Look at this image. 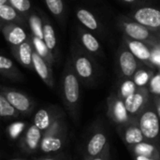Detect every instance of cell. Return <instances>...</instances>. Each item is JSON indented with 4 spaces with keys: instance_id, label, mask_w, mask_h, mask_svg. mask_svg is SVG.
I'll return each mask as SVG.
<instances>
[{
    "instance_id": "6da1fadb",
    "label": "cell",
    "mask_w": 160,
    "mask_h": 160,
    "mask_svg": "<svg viewBox=\"0 0 160 160\" xmlns=\"http://www.w3.org/2000/svg\"><path fill=\"white\" fill-rule=\"evenodd\" d=\"M80 83V80L73 69L70 57L68 56L62 73L61 97L68 115L76 124H78L80 121L81 112Z\"/></svg>"
},
{
    "instance_id": "7a4b0ae2",
    "label": "cell",
    "mask_w": 160,
    "mask_h": 160,
    "mask_svg": "<svg viewBox=\"0 0 160 160\" xmlns=\"http://www.w3.org/2000/svg\"><path fill=\"white\" fill-rule=\"evenodd\" d=\"M69 57L80 82L86 87H93L99 77V68L95 57L76 40L70 47Z\"/></svg>"
},
{
    "instance_id": "3957f363",
    "label": "cell",
    "mask_w": 160,
    "mask_h": 160,
    "mask_svg": "<svg viewBox=\"0 0 160 160\" xmlns=\"http://www.w3.org/2000/svg\"><path fill=\"white\" fill-rule=\"evenodd\" d=\"M118 26L125 37L142 41L152 48L160 47V38L158 35L128 16H120L118 19Z\"/></svg>"
},
{
    "instance_id": "277c9868",
    "label": "cell",
    "mask_w": 160,
    "mask_h": 160,
    "mask_svg": "<svg viewBox=\"0 0 160 160\" xmlns=\"http://www.w3.org/2000/svg\"><path fill=\"white\" fill-rule=\"evenodd\" d=\"M137 118L145 141L160 145V120L153 98Z\"/></svg>"
},
{
    "instance_id": "5b68a950",
    "label": "cell",
    "mask_w": 160,
    "mask_h": 160,
    "mask_svg": "<svg viewBox=\"0 0 160 160\" xmlns=\"http://www.w3.org/2000/svg\"><path fill=\"white\" fill-rule=\"evenodd\" d=\"M115 63L119 79H132L135 72L143 65L133 55L124 43H122L117 50Z\"/></svg>"
},
{
    "instance_id": "8992f818",
    "label": "cell",
    "mask_w": 160,
    "mask_h": 160,
    "mask_svg": "<svg viewBox=\"0 0 160 160\" xmlns=\"http://www.w3.org/2000/svg\"><path fill=\"white\" fill-rule=\"evenodd\" d=\"M109 143L110 142L107 130L102 124H98L94 128L93 131H91L84 144L82 154L83 160H88L98 156Z\"/></svg>"
},
{
    "instance_id": "52a82bcc",
    "label": "cell",
    "mask_w": 160,
    "mask_h": 160,
    "mask_svg": "<svg viewBox=\"0 0 160 160\" xmlns=\"http://www.w3.org/2000/svg\"><path fill=\"white\" fill-rule=\"evenodd\" d=\"M134 21L144 25L160 38V10L148 6L134 9L129 16Z\"/></svg>"
},
{
    "instance_id": "ba28073f",
    "label": "cell",
    "mask_w": 160,
    "mask_h": 160,
    "mask_svg": "<svg viewBox=\"0 0 160 160\" xmlns=\"http://www.w3.org/2000/svg\"><path fill=\"white\" fill-rule=\"evenodd\" d=\"M107 116L115 127L123 125L133 118L128 112L124 100L117 96L115 91L112 92L107 98Z\"/></svg>"
},
{
    "instance_id": "9c48e42d",
    "label": "cell",
    "mask_w": 160,
    "mask_h": 160,
    "mask_svg": "<svg viewBox=\"0 0 160 160\" xmlns=\"http://www.w3.org/2000/svg\"><path fill=\"white\" fill-rule=\"evenodd\" d=\"M0 92L21 114L28 115L34 111V100L24 93L6 86H0Z\"/></svg>"
},
{
    "instance_id": "30bf717a",
    "label": "cell",
    "mask_w": 160,
    "mask_h": 160,
    "mask_svg": "<svg viewBox=\"0 0 160 160\" xmlns=\"http://www.w3.org/2000/svg\"><path fill=\"white\" fill-rule=\"evenodd\" d=\"M152 99V95L148 87H138V89L124 99L128 112L131 117H138L140 113L146 108Z\"/></svg>"
},
{
    "instance_id": "8fae6325",
    "label": "cell",
    "mask_w": 160,
    "mask_h": 160,
    "mask_svg": "<svg viewBox=\"0 0 160 160\" xmlns=\"http://www.w3.org/2000/svg\"><path fill=\"white\" fill-rule=\"evenodd\" d=\"M115 128L119 137L127 147L145 141V138L139 126L138 118L136 117H133L128 122Z\"/></svg>"
},
{
    "instance_id": "7c38bea8",
    "label": "cell",
    "mask_w": 160,
    "mask_h": 160,
    "mask_svg": "<svg viewBox=\"0 0 160 160\" xmlns=\"http://www.w3.org/2000/svg\"><path fill=\"white\" fill-rule=\"evenodd\" d=\"M63 116H65V112L58 106L52 105L46 108H41L34 116V125L43 133L53 124V122Z\"/></svg>"
},
{
    "instance_id": "4fadbf2b",
    "label": "cell",
    "mask_w": 160,
    "mask_h": 160,
    "mask_svg": "<svg viewBox=\"0 0 160 160\" xmlns=\"http://www.w3.org/2000/svg\"><path fill=\"white\" fill-rule=\"evenodd\" d=\"M123 43L128 48V50L133 53V55L143 65L151 68H156L153 63V50L152 47L148 46L147 44L131 39L128 37L123 38Z\"/></svg>"
},
{
    "instance_id": "5bb4252c",
    "label": "cell",
    "mask_w": 160,
    "mask_h": 160,
    "mask_svg": "<svg viewBox=\"0 0 160 160\" xmlns=\"http://www.w3.org/2000/svg\"><path fill=\"white\" fill-rule=\"evenodd\" d=\"M77 29L80 43L84 48V50L90 54H92L94 57L105 58V53L102 45L96 38V36L91 31L87 30L82 25H79Z\"/></svg>"
},
{
    "instance_id": "9a60e30c",
    "label": "cell",
    "mask_w": 160,
    "mask_h": 160,
    "mask_svg": "<svg viewBox=\"0 0 160 160\" xmlns=\"http://www.w3.org/2000/svg\"><path fill=\"white\" fill-rule=\"evenodd\" d=\"M42 131L37 128L34 124L27 128L23 137L20 138L21 147L27 154H33L40 146L42 140Z\"/></svg>"
},
{
    "instance_id": "2e32d148",
    "label": "cell",
    "mask_w": 160,
    "mask_h": 160,
    "mask_svg": "<svg viewBox=\"0 0 160 160\" xmlns=\"http://www.w3.org/2000/svg\"><path fill=\"white\" fill-rule=\"evenodd\" d=\"M33 68L35 72L49 88L54 87L52 67L48 64L36 51H33Z\"/></svg>"
},
{
    "instance_id": "e0dca14e",
    "label": "cell",
    "mask_w": 160,
    "mask_h": 160,
    "mask_svg": "<svg viewBox=\"0 0 160 160\" xmlns=\"http://www.w3.org/2000/svg\"><path fill=\"white\" fill-rule=\"evenodd\" d=\"M1 30L5 39L10 44V47L19 46L30 38V37H27L23 27L14 22H6Z\"/></svg>"
},
{
    "instance_id": "ac0fdd59",
    "label": "cell",
    "mask_w": 160,
    "mask_h": 160,
    "mask_svg": "<svg viewBox=\"0 0 160 160\" xmlns=\"http://www.w3.org/2000/svg\"><path fill=\"white\" fill-rule=\"evenodd\" d=\"M11 52L16 58V60L25 68L34 70L33 68V45L31 37L28 40L24 41L19 46L16 47H10Z\"/></svg>"
},
{
    "instance_id": "d6986e66",
    "label": "cell",
    "mask_w": 160,
    "mask_h": 160,
    "mask_svg": "<svg viewBox=\"0 0 160 160\" xmlns=\"http://www.w3.org/2000/svg\"><path fill=\"white\" fill-rule=\"evenodd\" d=\"M40 17L42 19V29H43V41L52 52L55 62L58 58V50H57V39L54 32V28L49 20V18L40 11Z\"/></svg>"
},
{
    "instance_id": "ffe728a7",
    "label": "cell",
    "mask_w": 160,
    "mask_h": 160,
    "mask_svg": "<svg viewBox=\"0 0 160 160\" xmlns=\"http://www.w3.org/2000/svg\"><path fill=\"white\" fill-rule=\"evenodd\" d=\"M76 17L83 27L91 32L96 33L98 36H102L104 33L101 23L98 22L94 13L84 8H78L76 9Z\"/></svg>"
},
{
    "instance_id": "44dd1931",
    "label": "cell",
    "mask_w": 160,
    "mask_h": 160,
    "mask_svg": "<svg viewBox=\"0 0 160 160\" xmlns=\"http://www.w3.org/2000/svg\"><path fill=\"white\" fill-rule=\"evenodd\" d=\"M68 134L62 135H51V136H43L40 142L39 149L43 153H55L63 149L67 142Z\"/></svg>"
},
{
    "instance_id": "7402d4cb",
    "label": "cell",
    "mask_w": 160,
    "mask_h": 160,
    "mask_svg": "<svg viewBox=\"0 0 160 160\" xmlns=\"http://www.w3.org/2000/svg\"><path fill=\"white\" fill-rule=\"evenodd\" d=\"M131 156H143L148 158H160V145L151 142H142L128 147Z\"/></svg>"
},
{
    "instance_id": "603a6c76",
    "label": "cell",
    "mask_w": 160,
    "mask_h": 160,
    "mask_svg": "<svg viewBox=\"0 0 160 160\" xmlns=\"http://www.w3.org/2000/svg\"><path fill=\"white\" fill-rule=\"evenodd\" d=\"M0 75L14 82H21L23 80L22 72L14 65L12 60L3 55H0Z\"/></svg>"
},
{
    "instance_id": "cb8c5ba5",
    "label": "cell",
    "mask_w": 160,
    "mask_h": 160,
    "mask_svg": "<svg viewBox=\"0 0 160 160\" xmlns=\"http://www.w3.org/2000/svg\"><path fill=\"white\" fill-rule=\"evenodd\" d=\"M0 20L5 22H14L21 26H25L27 22L26 19L8 3L0 6Z\"/></svg>"
},
{
    "instance_id": "d4e9b609",
    "label": "cell",
    "mask_w": 160,
    "mask_h": 160,
    "mask_svg": "<svg viewBox=\"0 0 160 160\" xmlns=\"http://www.w3.org/2000/svg\"><path fill=\"white\" fill-rule=\"evenodd\" d=\"M154 75H155L154 68L142 65L135 72L134 76L132 77V80L138 87H147Z\"/></svg>"
},
{
    "instance_id": "484cf974",
    "label": "cell",
    "mask_w": 160,
    "mask_h": 160,
    "mask_svg": "<svg viewBox=\"0 0 160 160\" xmlns=\"http://www.w3.org/2000/svg\"><path fill=\"white\" fill-rule=\"evenodd\" d=\"M26 21L29 24L32 36L43 40V29H42V19L35 10H32L26 17Z\"/></svg>"
},
{
    "instance_id": "4316f807",
    "label": "cell",
    "mask_w": 160,
    "mask_h": 160,
    "mask_svg": "<svg viewBox=\"0 0 160 160\" xmlns=\"http://www.w3.org/2000/svg\"><path fill=\"white\" fill-rule=\"evenodd\" d=\"M31 40H32V45H33L34 51H36L48 64H50L52 67L55 60H54L52 52H50V50L44 43V41L42 39H39V38L32 36V35H31Z\"/></svg>"
},
{
    "instance_id": "83f0119b",
    "label": "cell",
    "mask_w": 160,
    "mask_h": 160,
    "mask_svg": "<svg viewBox=\"0 0 160 160\" xmlns=\"http://www.w3.org/2000/svg\"><path fill=\"white\" fill-rule=\"evenodd\" d=\"M137 89L138 86L135 84L132 79H120L117 87L115 89V92L117 96L124 100L128 97L135 93Z\"/></svg>"
},
{
    "instance_id": "f1b7e54d",
    "label": "cell",
    "mask_w": 160,
    "mask_h": 160,
    "mask_svg": "<svg viewBox=\"0 0 160 160\" xmlns=\"http://www.w3.org/2000/svg\"><path fill=\"white\" fill-rule=\"evenodd\" d=\"M21 113L8 102L6 97L0 92V117L2 118H17Z\"/></svg>"
},
{
    "instance_id": "f546056e",
    "label": "cell",
    "mask_w": 160,
    "mask_h": 160,
    "mask_svg": "<svg viewBox=\"0 0 160 160\" xmlns=\"http://www.w3.org/2000/svg\"><path fill=\"white\" fill-rule=\"evenodd\" d=\"M50 12L60 22L65 21V5L63 0H44Z\"/></svg>"
},
{
    "instance_id": "4dcf8cb0",
    "label": "cell",
    "mask_w": 160,
    "mask_h": 160,
    "mask_svg": "<svg viewBox=\"0 0 160 160\" xmlns=\"http://www.w3.org/2000/svg\"><path fill=\"white\" fill-rule=\"evenodd\" d=\"M8 4H10L25 19L33 10L30 0H8Z\"/></svg>"
},
{
    "instance_id": "1f68e13d",
    "label": "cell",
    "mask_w": 160,
    "mask_h": 160,
    "mask_svg": "<svg viewBox=\"0 0 160 160\" xmlns=\"http://www.w3.org/2000/svg\"><path fill=\"white\" fill-rule=\"evenodd\" d=\"M25 128V124L22 122H16L11 124L8 128V135L11 140H18L22 137L23 130Z\"/></svg>"
},
{
    "instance_id": "d6a6232c",
    "label": "cell",
    "mask_w": 160,
    "mask_h": 160,
    "mask_svg": "<svg viewBox=\"0 0 160 160\" xmlns=\"http://www.w3.org/2000/svg\"><path fill=\"white\" fill-rule=\"evenodd\" d=\"M149 91L153 96H160V72L155 74L149 82Z\"/></svg>"
},
{
    "instance_id": "836d02e7",
    "label": "cell",
    "mask_w": 160,
    "mask_h": 160,
    "mask_svg": "<svg viewBox=\"0 0 160 160\" xmlns=\"http://www.w3.org/2000/svg\"><path fill=\"white\" fill-rule=\"evenodd\" d=\"M88 160H111V146H110V143L105 147V149L102 151L101 154H99L98 156Z\"/></svg>"
},
{
    "instance_id": "e575fe53",
    "label": "cell",
    "mask_w": 160,
    "mask_h": 160,
    "mask_svg": "<svg viewBox=\"0 0 160 160\" xmlns=\"http://www.w3.org/2000/svg\"><path fill=\"white\" fill-rule=\"evenodd\" d=\"M152 98L155 103L156 110H157V112H158V115L160 120V96H152Z\"/></svg>"
},
{
    "instance_id": "d590c367",
    "label": "cell",
    "mask_w": 160,
    "mask_h": 160,
    "mask_svg": "<svg viewBox=\"0 0 160 160\" xmlns=\"http://www.w3.org/2000/svg\"><path fill=\"white\" fill-rule=\"evenodd\" d=\"M133 160H160V158H148V157H143V156H132Z\"/></svg>"
},
{
    "instance_id": "8d00e7d4",
    "label": "cell",
    "mask_w": 160,
    "mask_h": 160,
    "mask_svg": "<svg viewBox=\"0 0 160 160\" xmlns=\"http://www.w3.org/2000/svg\"><path fill=\"white\" fill-rule=\"evenodd\" d=\"M122 1L128 4H135V5H142L144 3L142 0H122Z\"/></svg>"
},
{
    "instance_id": "74e56055",
    "label": "cell",
    "mask_w": 160,
    "mask_h": 160,
    "mask_svg": "<svg viewBox=\"0 0 160 160\" xmlns=\"http://www.w3.org/2000/svg\"><path fill=\"white\" fill-rule=\"evenodd\" d=\"M38 160H58L56 159V158H40V159Z\"/></svg>"
},
{
    "instance_id": "f35d334b",
    "label": "cell",
    "mask_w": 160,
    "mask_h": 160,
    "mask_svg": "<svg viewBox=\"0 0 160 160\" xmlns=\"http://www.w3.org/2000/svg\"><path fill=\"white\" fill-rule=\"evenodd\" d=\"M8 0H0V6L8 4Z\"/></svg>"
},
{
    "instance_id": "ab89813d",
    "label": "cell",
    "mask_w": 160,
    "mask_h": 160,
    "mask_svg": "<svg viewBox=\"0 0 160 160\" xmlns=\"http://www.w3.org/2000/svg\"><path fill=\"white\" fill-rule=\"evenodd\" d=\"M11 160H22V159H11Z\"/></svg>"
},
{
    "instance_id": "60d3db41",
    "label": "cell",
    "mask_w": 160,
    "mask_h": 160,
    "mask_svg": "<svg viewBox=\"0 0 160 160\" xmlns=\"http://www.w3.org/2000/svg\"><path fill=\"white\" fill-rule=\"evenodd\" d=\"M159 72H160V68H159Z\"/></svg>"
}]
</instances>
